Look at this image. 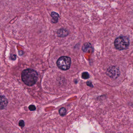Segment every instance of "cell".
<instances>
[{
	"label": "cell",
	"mask_w": 133,
	"mask_h": 133,
	"mask_svg": "<svg viewBox=\"0 0 133 133\" xmlns=\"http://www.w3.org/2000/svg\"><path fill=\"white\" fill-rule=\"evenodd\" d=\"M59 113L61 116H64L66 113V110L64 108H61L59 111Z\"/></svg>",
	"instance_id": "10"
},
{
	"label": "cell",
	"mask_w": 133,
	"mask_h": 133,
	"mask_svg": "<svg viewBox=\"0 0 133 133\" xmlns=\"http://www.w3.org/2000/svg\"><path fill=\"white\" fill-rule=\"evenodd\" d=\"M87 84L88 86L91 87H93V85H92V83L90 81L87 82Z\"/></svg>",
	"instance_id": "14"
},
{
	"label": "cell",
	"mask_w": 133,
	"mask_h": 133,
	"mask_svg": "<svg viewBox=\"0 0 133 133\" xmlns=\"http://www.w3.org/2000/svg\"><path fill=\"white\" fill-rule=\"evenodd\" d=\"M29 110H31V111H35L36 110V107L35 106L33 105H31L30 106H29Z\"/></svg>",
	"instance_id": "11"
},
{
	"label": "cell",
	"mask_w": 133,
	"mask_h": 133,
	"mask_svg": "<svg viewBox=\"0 0 133 133\" xmlns=\"http://www.w3.org/2000/svg\"><path fill=\"white\" fill-rule=\"evenodd\" d=\"M82 78L84 79H88L90 78V75L87 72H84L82 74Z\"/></svg>",
	"instance_id": "9"
},
{
	"label": "cell",
	"mask_w": 133,
	"mask_h": 133,
	"mask_svg": "<svg viewBox=\"0 0 133 133\" xmlns=\"http://www.w3.org/2000/svg\"><path fill=\"white\" fill-rule=\"evenodd\" d=\"M107 74L111 78L116 79L119 76L120 72L118 68L115 66H112L107 69Z\"/></svg>",
	"instance_id": "4"
},
{
	"label": "cell",
	"mask_w": 133,
	"mask_h": 133,
	"mask_svg": "<svg viewBox=\"0 0 133 133\" xmlns=\"http://www.w3.org/2000/svg\"><path fill=\"white\" fill-rule=\"evenodd\" d=\"M19 126L20 127H24L25 126V122L23 120H20L19 122Z\"/></svg>",
	"instance_id": "12"
},
{
	"label": "cell",
	"mask_w": 133,
	"mask_h": 133,
	"mask_svg": "<svg viewBox=\"0 0 133 133\" xmlns=\"http://www.w3.org/2000/svg\"><path fill=\"white\" fill-rule=\"evenodd\" d=\"M16 56L15 55H13L11 56V59L12 60H15L16 59Z\"/></svg>",
	"instance_id": "13"
},
{
	"label": "cell",
	"mask_w": 133,
	"mask_h": 133,
	"mask_svg": "<svg viewBox=\"0 0 133 133\" xmlns=\"http://www.w3.org/2000/svg\"><path fill=\"white\" fill-rule=\"evenodd\" d=\"M8 104V100L4 96L0 95V110L6 108Z\"/></svg>",
	"instance_id": "5"
},
{
	"label": "cell",
	"mask_w": 133,
	"mask_h": 133,
	"mask_svg": "<svg viewBox=\"0 0 133 133\" xmlns=\"http://www.w3.org/2000/svg\"><path fill=\"white\" fill-rule=\"evenodd\" d=\"M71 59L68 56H62L57 60V64L60 69L63 70H68L70 68Z\"/></svg>",
	"instance_id": "3"
},
{
	"label": "cell",
	"mask_w": 133,
	"mask_h": 133,
	"mask_svg": "<svg viewBox=\"0 0 133 133\" xmlns=\"http://www.w3.org/2000/svg\"><path fill=\"white\" fill-rule=\"evenodd\" d=\"M91 47V45L90 43H86L84 44L82 47V50L84 52H86L88 48Z\"/></svg>",
	"instance_id": "8"
},
{
	"label": "cell",
	"mask_w": 133,
	"mask_h": 133,
	"mask_svg": "<svg viewBox=\"0 0 133 133\" xmlns=\"http://www.w3.org/2000/svg\"><path fill=\"white\" fill-rule=\"evenodd\" d=\"M21 77L22 80L25 85L27 86H32L35 85L37 82L38 75L35 70L29 68L25 69L22 71Z\"/></svg>",
	"instance_id": "1"
},
{
	"label": "cell",
	"mask_w": 133,
	"mask_h": 133,
	"mask_svg": "<svg viewBox=\"0 0 133 133\" xmlns=\"http://www.w3.org/2000/svg\"><path fill=\"white\" fill-rule=\"evenodd\" d=\"M51 16L52 17L51 22L54 23H57L59 21V15L57 13L55 12H52L51 13Z\"/></svg>",
	"instance_id": "7"
},
{
	"label": "cell",
	"mask_w": 133,
	"mask_h": 133,
	"mask_svg": "<svg viewBox=\"0 0 133 133\" xmlns=\"http://www.w3.org/2000/svg\"><path fill=\"white\" fill-rule=\"evenodd\" d=\"M114 43L116 49L119 50H123L126 49L129 47L130 41L127 37L121 36L115 39Z\"/></svg>",
	"instance_id": "2"
},
{
	"label": "cell",
	"mask_w": 133,
	"mask_h": 133,
	"mask_svg": "<svg viewBox=\"0 0 133 133\" xmlns=\"http://www.w3.org/2000/svg\"><path fill=\"white\" fill-rule=\"evenodd\" d=\"M57 36L60 38H64L66 37L69 34V32L68 30L64 29H60L57 31Z\"/></svg>",
	"instance_id": "6"
}]
</instances>
